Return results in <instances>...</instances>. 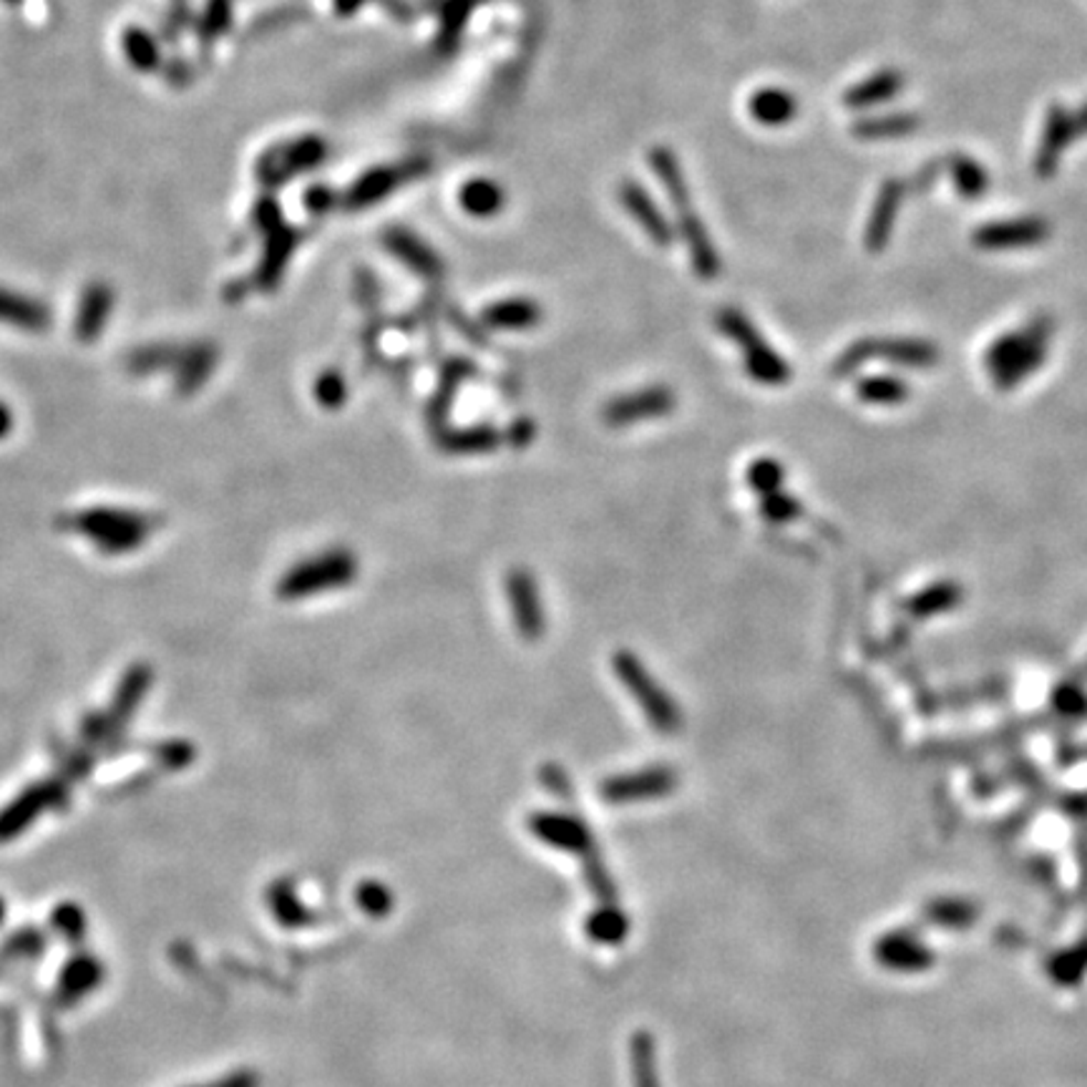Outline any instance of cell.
<instances>
[{"label":"cell","mask_w":1087,"mask_h":1087,"mask_svg":"<svg viewBox=\"0 0 1087 1087\" xmlns=\"http://www.w3.org/2000/svg\"><path fill=\"white\" fill-rule=\"evenodd\" d=\"M650 161H652L654 174H658V179L664 187V192H668V196L672 200V206H675L680 232L688 242V249H690V257H693V267H695L697 277H703V280H713V277L721 275V257H717L713 242H710L705 224L700 222L697 212L693 210V200H690V190L685 184V177H682V169L678 164L675 154H672L670 149L658 147V149H652Z\"/></svg>","instance_id":"1"},{"label":"cell","mask_w":1087,"mask_h":1087,"mask_svg":"<svg viewBox=\"0 0 1087 1087\" xmlns=\"http://www.w3.org/2000/svg\"><path fill=\"white\" fill-rule=\"evenodd\" d=\"M1049 335H1053V320L1037 318L1027 328L994 340L984 355V365L994 373L997 388H1014L1022 379L1035 373L1047 355Z\"/></svg>","instance_id":"2"},{"label":"cell","mask_w":1087,"mask_h":1087,"mask_svg":"<svg viewBox=\"0 0 1087 1087\" xmlns=\"http://www.w3.org/2000/svg\"><path fill=\"white\" fill-rule=\"evenodd\" d=\"M612 668L619 682L630 690V695L637 700V705L642 707V713L647 715V721H650L654 731L664 735L680 731L682 717L675 700H672L668 690L660 688V682L647 672L644 664L637 660L632 652L619 650L612 658Z\"/></svg>","instance_id":"3"},{"label":"cell","mask_w":1087,"mask_h":1087,"mask_svg":"<svg viewBox=\"0 0 1087 1087\" xmlns=\"http://www.w3.org/2000/svg\"><path fill=\"white\" fill-rule=\"evenodd\" d=\"M358 574V560L348 550H332L326 554L312 556L308 562H300L298 567L290 569L280 582V597L300 599L320 592L348 587Z\"/></svg>","instance_id":"4"},{"label":"cell","mask_w":1087,"mask_h":1087,"mask_svg":"<svg viewBox=\"0 0 1087 1087\" xmlns=\"http://www.w3.org/2000/svg\"><path fill=\"white\" fill-rule=\"evenodd\" d=\"M717 328L738 343L745 353V371L753 381H758L760 385H784L790 381L788 363L760 338L756 326L743 312L733 308L721 310L717 312Z\"/></svg>","instance_id":"5"},{"label":"cell","mask_w":1087,"mask_h":1087,"mask_svg":"<svg viewBox=\"0 0 1087 1087\" xmlns=\"http://www.w3.org/2000/svg\"><path fill=\"white\" fill-rule=\"evenodd\" d=\"M874 358H884L896 365L909 367H931L939 361V348L927 340H909V338H892V340H859L851 348L843 350L839 361L833 365V375H849L859 371Z\"/></svg>","instance_id":"6"},{"label":"cell","mask_w":1087,"mask_h":1087,"mask_svg":"<svg viewBox=\"0 0 1087 1087\" xmlns=\"http://www.w3.org/2000/svg\"><path fill=\"white\" fill-rule=\"evenodd\" d=\"M74 529L96 539L98 546L106 552H127L131 546L147 539L154 529V521L137 514H121V511H92L78 514Z\"/></svg>","instance_id":"7"},{"label":"cell","mask_w":1087,"mask_h":1087,"mask_svg":"<svg viewBox=\"0 0 1087 1087\" xmlns=\"http://www.w3.org/2000/svg\"><path fill=\"white\" fill-rule=\"evenodd\" d=\"M532 831L542 841H550L554 846L567 849L579 853V856L587 859L589 864V882L592 888L597 894H609V884L605 876V868L597 864L595 859V843L589 839L587 825H582L577 819H569V816H554V813H539L532 819Z\"/></svg>","instance_id":"8"},{"label":"cell","mask_w":1087,"mask_h":1087,"mask_svg":"<svg viewBox=\"0 0 1087 1087\" xmlns=\"http://www.w3.org/2000/svg\"><path fill=\"white\" fill-rule=\"evenodd\" d=\"M672 408H675V393L668 385H650V388L617 395L601 411V418L607 420V426L619 428L632 426L637 420L668 416Z\"/></svg>","instance_id":"9"},{"label":"cell","mask_w":1087,"mask_h":1087,"mask_svg":"<svg viewBox=\"0 0 1087 1087\" xmlns=\"http://www.w3.org/2000/svg\"><path fill=\"white\" fill-rule=\"evenodd\" d=\"M507 595L516 632L524 640H539L546 630V615L542 599H539L536 579L526 569H511L507 577Z\"/></svg>","instance_id":"10"},{"label":"cell","mask_w":1087,"mask_h":1087,"mask_svg":"<svg viewBox=\"0 0 1087 1087\" xmlns=\"http://www.w3.org/2000/svg\"><path fill=\"white\" fill-rule=\"evenodd\" d=\"M1049 232L1053 230L1042 217H1020L982 224L972 239L979 249H1024L1042 245Z\"/></svg>","instance_id":"11"},{"label":"cell","mask_w":1087,"mask_h":1087,"mask_svg":"<svg viewBox=\"0 0 1087 1087\" xmlns=\"http://www.w3.org/2000/svg\"><path fill=\"white\" fill-rule=\"evenodd\" d=\"M675 786H678L675 770L668 766H654L607 780V784L601 786V798H607L609 803L644 801V798L668 796L675 790Z\"/></svg>","instance_id":"12"},{"label":"cell","mask_w":1087,"mask_h":1087,"mask_svg":"<svg viewBox=\"0 0 1087 1087\" xmlns=\"http://www.w3.org/2000/svg\"><path fill=\"white\" fill-rule=\"evenodd\" d=\"M322 157H326V141L316 137L298 139L295 143H287V147L269 151L259 172H263L267 184H285V179H290L292 174L318 167Z\"/></svg>","instance_id":"13"},{"label":"cell","mask_w":1087,"mask_h":1087,"mask_svg":"<svg viewBox=\"0 0 1087 1087\" xmlns=\"http://www.w3.org/2000/svg\"><path fill=\"white\" fill-rule=\"evenodd\" d=\"M1075 137V114L1067 111V106L1063 104L1049 106L1035 154V172L1040 179H1049L1057 172L1059 157H1063V151L1070 147Z\"/></svg>","instance_id":"14"},{"label":"cell","mask_w":1087,"mask_h":1087,"mask_svg":"<svg viewBox=\"0 0 1087 1087\" xmlns=\"http://www.w3.org/2000/svg\"><path fill=\"white\" fill-rule=\"evenodd\" d=\"M64 793H66L64 786L58 784H43L25 790L18 801H13L3 813H0V841L13 839L15 833L29 829V823L35 819V816L46 811V808L64 803Z\"/></svg>","instance_id":"15"},{"label":"cell","mask_w":1087,"mask_h":1087,"mask_svg":"<svg viewBox=\"0 0 1087 1087\" xmlns=\"http://www.w3.org/2000/svg\"><path fill=\"white\" fill-rule=\"evenodd\" d=\"M904 194H906L904 179H886V182L882 184V190H878V194H876L874 210H871V217L866 224V235H864V245H866L868 253H882V249H886L888 239H892V232H894L898 206H902V202H904Z\"/></svg>","instance_id":"16"},{"label":"cell","mask_w":1087,"mask_h":1087,"mask_svg":"<svg viewBox=\"0 0 1087 1087\" xmlns=\"http://www.w3.org/2000/svg\"><path fill=\"white\" fill-rule=\"evenodd\" d=\"M619 202L625 204V210L630 212L637 224L650 235L654 245L658 247L670 245L675 232H672L670 222L664 220V214L658 210V204L652 202V196L647 194L640 184L632 182V179L622 182V187H619Z\"/></svg>","instance_id":"17"},{"label":"cell","mask_w":1087,"mask_h":1087,"mask_svg":"<svg viewBox=\"0 0 1087 1087\" xmlns=\"http://www.w3.org/2000/svg\"><path fill=\"white\" fill-rule=\"evenodd\" d=\"M420 169H426V164H408V167H383L373 169L365 177L358 179V182L350 187V192L345 196V204L350 210H361V206H371L379 200H383L385 194H391L395 187L406 182L408 177L418 174Z\"/></svg>","instance_id":"18"},{"label":"cell","mask_w":1087,"mask_h":1087,"mask_svg":"<svg viewBox=\"0 0 1087 1087\" xmlns=\"http://www.w3.org/2000/svg\"><path fill=\"white\" fill-rule=\"evenodd\" d=\"M904 88V76L894 68H884L871 74L868 78L859 81L856 86H851L846 94H843V106H849L853 111H864L871 106H878L884 102H892V98Z\"/></svg>","instance_id":"19"},{"label":"cell","mask_w":1087,"mask_h":1087,"mask_svg":"<svg viewBox=\"0 0 1087 1087\" xmlns=\"http://www.w3.org/2000/svg\"><path fill=\"white\" fill-rule=\"evenodd\" d=\"M385 247H388L401 263H406L411 269H416L418 275L426 277L441 275L444 269L441 259L436 257V253L426 245V242H420L408 230H391L388 235H385Z\"/></svg>","instance_id":"20"},{"label":"cell","mask_w":1087,"mask_h":1087,"mask_svg":"<svg viewBox=\"0 0 1087 1087\" xmlns=\"http://www.w3.org/2000/svg\"><path fill=\"white\" fill-rule=\"evenodd\" d=\"M539 320H542V308L526 298L493 302L481 312V322L491 330H529L539 326Z\"/></svg>","instance_id":"21"},{"label":"cell","mask_w":1087,"mask_h":1087,"mask_svg":"<svg viewBox=\"0 0 1087 1087\" xmlns=\"http://www.w3.org/2000/svg\"><path fill=\"white\" fill-rule=\"evenodd\" d=\"M750 116L763 127H786L796 119L798 102L790 92L784 88H760L750 96Z\"/></svg>","instance_id":"22"},{"label":"cell","mask_w":1087,"mask_h":1087,"mask_svg":"<svg viewBox=\"0 0 1087 1087\" xmlns=\"http://www.w3.org/2000/svg\"><path fill=\"white\" fill-rule=\"evenodd\" d=\"M919 116L909 111H894V114H878V116H866V119L853 121L851 134L856 139L864 141H878V139H898V137H909L916 129H919Z\"/></svg>","instance_id":"23"},{"label":"cell","mask_w":1087,"mask_h":1087,"mask_svg":"<svg viewBox=\"0 0 1087 1087\" xmlns=\"http://www.w3.org/2000/svg\"><path fill=\"white\" fill-rule=\"evenodd\" d=\"M265 232H267V249H265L263 267H259V275H257V285L269 290V287H275L277 280H280L287 259H290L292 249H295V239L298 237H295L283 222L275 224V227L265 230Z\"/></svg>","instance_id":"24"},{"label":"cell","mask_w":1087,"mask_h":1087,"mask_svg":"<svg viewBox=\"0 0 1087 1087\" xmlns=\"http://www.w3.org/2000/svg\"><path fill=\"white\" fill-rule=\"evenodd\" d=\"M504 190L491 179H471L458 192V202L471 217H493L504 206Z\"/></svg>","instance_id":"25"},{"label":"cell","mask_w":1087,"mask_h":1087,"mask_svg":"<svg viewBox=\"0 0 1087 1087\" xmlns=\"http://www.w3.org/2000/svg\"><path fill=\"white\" fill-rule=\"evenodd\" d=\"M945 161L959 196H965V200H979V196L990 190V174H987L972 157L949 154Z\"/></svg>","instance_id":"26"},{"label":"cell","mask_w":1087,"mask_h":1087,"mask_svg":"<svg viewBox=\"0 0 1087 1087\" xmlns=\"http://www.w3.org/2000/svg\"><path fill=\"white\" fill-rule=\"evenodd\" d=\"M499 446H501V434L493 426L448 430V434L441 438V448L448 454H489Z\"/></svg>","instance_id":"27"},{"label":"cell","mask_w":1087,"mask_h":1087,"mask_svg":"<svg viewBox=\"0 0 1087 1087\" xmlns=\"http://www.w3.org/2000/svg\"><path fill=\"white\" fill-rule=\"evenodd\" d=\"M111 310V292L109 287L94 285L92 290L84 295V305L78 310V335L84 340H92L98 335V330L104 328V320Z\"/></svg>","instance_id":"28"},{"label":"cell","mask_w":1087,"mask_h":1087,"mask_svg":"<svg viewBox=\"0 0 1087 1087\" xmlns=\"http://www.w3.org/2000/svg\"><path fill=\"white\" fill-rule=\"evenodd\" d=\"M0 320H11L13 326L29 330H41L49 326V312L39 302L0 290Z\"/></svg>","instance_id":"29"},{"label":"cell","mask_w":1087,"mask_h":1087,"mask_svg":"<svg viewBox=\"0 0 1087 1087\" xmlns=\"http://www.w3.org/2000/svg\"><path fill=\"white\" fill-rule=\"evenodd\" d=\"M961 601V587H957L955 582H941L937 587L924 589L921 595H916L909 601V612L916 617H931L939 612H947V609H955Z\"/></svg>","instance_id":"30"},{"label":"cell","mask_w":1087,"mask_h":1087,"mask_svg":"<svg viewBox=\"0 0 1087 1087\" xmlns=\"http://www.w3.org/2000/svg\"><path fill=\"white\" fill-rule=\"evenodd\" d=\"M861 401L874 403V406H898V403L909 398V388L892 375H876L856 385Z\"/></svg>","instance_id":"31"},{"label":"cell","mask_w":1087,"mask_h":1087,"mask_svg":"<svg viewBox=\"0 0 1087 1087\" xmlns=\"http://www.w3.org/2000/svg\"><path fill=\"white\" fill-rule=\"evenodd\" d=\"M473 373V365L469 361H451L446 367H444V379H441V391L436 393V401H434V408H430V418L434 420H441L446 413H448V406H451V398H454V393L458 388V383H461L466 375H471Z\"/></svg>","instance_id":"32"},{"label":"cell","mask_w":1087,"mask_h":1087,"mask_svg":"<svg viewBox=\"0 0 1087 1087\" xmlns=\"http://www.w3.org/2000/svg\"><path fill=\"white\" fill-rule=\"evenodd\" d=\"M476 6V0H448L441 13V46L451 49L456 46L458 35H461L466 18H469L471 8Z\"/></svg>","instance_id":"33"},{"label":"cell","mask_w":1087,"mask_h":1087,"mask_svg":"<svg viewBox=\"0 0 1087 1087\" xmlns=\"http://www.w3.org/2000/svg\"><path fill=\"white\" fill-rule=\"evenodd\" d=\"M748 483L753 491L760 493V497L780 491V483H784V466H780L776 458H758V461L748 469Z\"/></svg>","instance_id":"34"},{"label":"cell","mask_w":1087,"mask_h":1087,"mask_svg":"<svg viewBox=\"0 0 1087 1087\" xmlns=\"http://www.w3.org/2000/svg\"><path fill=\"white\" fill-rule=\"evenodd\" d=\"M760 511L772 524H788L790 519L801 516V504L784 491H772L760 497Z\"/></svg>","instance_id":"35"},{"label":"cell","mask_w":1087,"mask_h":1087,"mask_svg":"<svg viewBox=\"0 0 1087 1087\" xmlns=\"http://www.w3.org/2000/svg\"><path fill=\"white\" fill-rule=\"evenodd\" d=\"M632 1057H635V1080L637 1087H658V1077H654V1059H652V1040L647 1035H640L632 1045Z\"/></svg>","instance_id":"36"},{"label":"cell","mask_w":1087,"mask_h":1087,"mask_svg":"<svg viewBox=\"0 0 1087 1087\" xmlns=\"http://www.w3.org/2000/svg\"><path fill=\"white\" fill-rule=\"evenodd\" d=\"M127 53H129L134 66H139L143 71H151L157 66V58H159L157 43L151 41L143 31H131L127 35Z\"/></svg>","instance_id":"37"},{"label":"cell","mask_w":1087,"mask_h":1087,"mask_svg":"<svg viewBox=\"0 0 1087 1087\" xmlns=\"http://www.w3.org/2000/svg\"><path fill=\"white\" fill-rule=\"evenodd\" d=\"M316 398L320 406L340 408L345 401V379L338 371L322 373L316 383Z\"/></svg>","instance_id":"38"},{"label":"cell","mask_w":1087,"mask_h":1087,"mask_svg":"<svg viewBox=\"0 0 1087 1087\" xmlns=\"http://www.w3.org/2000/svg\"><path fill=\"white\" fill-rule=\"evenodd\" d=\"M947 172V161L945 159H931L927 164L919 167L914 172L912 179H906V194H924L929 192L934 184L939 182V177Z\"/></svg>","instance_id":"39"},{"label":"cell","mask_w":1087,"mask_h":1087,"mask_svg":"<svg viewBox=\"0 0 1087 1087\" xmlns=\"http://www.w3.org/2000/svg\"><path fill=\"white\" fill-rule=\"evenodd\" d=\"M98 979V967L94 961H81V965H71V969L64 977V990L71 997L84 994L86 990H92Z\"/></svg>","instance_id":"40"},{"label":"cell","mask_w":1087,"mask_h":1087,"mask_svg":"<svg viewBox=\"0 0 1087 1087\" xmlns=\"http://www.w3.org/2000/svg\"><path fill=\"white\" fill-rule=\"evenodd\" d=\"M1055 705L1059 713H1065V715H1083L1085 710H1087V697L1085 693L1077 685H1063L1055 693Z\"/></svg>","instance_id":"41"},{"label":"cell","mask_w":1087,"mask_h":1087,"mask_svg":"<svg viewBox=\"0 0 1087 1087\" xmlns=\"http://www.w3.org/2000/svg\"><path fill=\"white\" fill-rule=\"evenodd\" d=\"M332 202H335V196H332L330 190H322V187H316V190H310L308 196H305V204L312 212H326L330 210Z\"/></svg>","instance_id":"42"},{"label":"cell","mask_w":1087,"mask_h":1087,"mask_svg":"<svg viewBox=\"0 0 1087 1087\" xmlns=\"http://www.w3.org/2000/svg\"><path fill=\"white\" fill-rule=\"evenodd\" d=\"M532 434H534V426L529 424V420H519V424H514V428L509 430V438H511V444L521 448V446L529 444Z\"/></svg>","instance_id":"43"},{"label":"cell","mask_w":1087,"mask_h":1087,"mask_svg":"<svg viewBox=\"0 0 1087 1087\" xmlns=\"http://www.w3.org/2000/svg\"><path fill=\"white\" fill-rule=\"evenodd\" d=\"M361 898H363V906H371L373 904L375 912H383L385 909V906H381V898H385V892H383V888H379V886H365Z\"/></svg>","instance_id":"44"},{"label":"cell","mask_w":1087,"mask_h":1087,"mask_svg":"<svg viewBox=\"0 0 1087 1087\" xmlns=\"http://www.w3.org/2000/svg\"><path fill=\"white\" fill-rule=\"evenodd\" d=\"M212 1087H255V1077L253 1075H232L230 1080H224L220 1085H212Z\"/></svg>","instance_id":"45"},{"label":"cell","mask_w":1087,"mask_h":1087,"mask_svg":"<svg viewBox=\"0 0 1087 1087\" xmlns=\"http://www.w3.org/2000/svg\"><path fill=\"white\" fill-rule=\"evenodd\" d=\"M363 3L367 0H335V11L338 15H353Z\"/></svg>","instance_id":"46"},{"label":"cell","mask_w":1087,"mask_h":1087,"mask_svg":"<svg viewBox=\"0 0 1087 1087\" xmlns=\"http://www.w3.org/2000/svg\"><path fill=\"white\" fill-rule=\"evenodd\" d=\"M1075 131H1077V137H1080V134H1087V104L1083 106L1080 111H1075Z\"/></svg>","instance_id":"47"},{"label":"cell","mask_w":1087,"mask_h":1087,"mask_svg":"<svg viewBox=\"0 0 1087 1087\" xmlns=\"http://www.w3.org/2000/svg\"><path fill=\"white\" fill-rule=\"evenodd\" d=\"M8 428H11V416H8V411L0 406V436H6Z\"/></svg>","instance_id":"48"},{"label":"cell","mask_w":1087,"mask_h":1087,"mask_svg":"<svg viewBox=\"0 0 1087 1087\" xmlns=\"http://www.w3.org/2000/svg\"><path fill=\"white\" fill-rule=\"evenodd\" d=\"M0 919H3V902H0Z\"/></svg>","instance_id":"49"}]
</instances>
